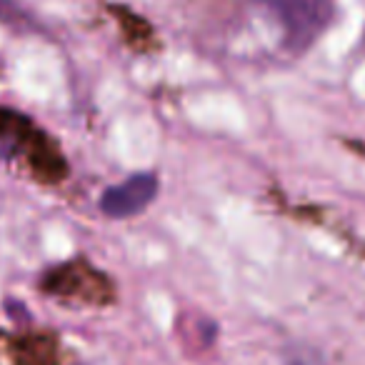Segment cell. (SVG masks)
<instances>
[{"label": "cell", "mask_w": 365, "mask_h": 365, "mask_svg": "<svg viewBox=\"0 0 365 365\" xmlns=\"http://www.w3.org/2000/svg\"><path fill=\"white\" fill-rule=\"evenodd\" d=\"M255 6L278 26L285 48L300 53L330 26L335 0H255Z\"/></svg>", "instance_id": "1"}, {"label": "cell", "mask_w": 365, "mask_h": 365, "mask_svg": "<svg viewBox=\"0 0 365 365\" xmlns=\"http://www.w3.org/2000/svg\"><path fill=\"white\" fill-rule=\"evenodd\" d=\"M158 195V178L153 173H138L128 180L118 182L103 193L101 208L110 218H133L143 213Z\"/></svg>", "instance_id": "2"}, {"label": "cell", "mask_w": 365, "mask_h": 365, "mask_svg": "<svg viewBox=\"0 0 365 365\" xmlns=\"http://www.w3.org/2000/svg\"><path fill=\"white\" fill-rule=\"evenodd\" d=\"M283 365H328V360L313 348V345L295 343L290 348H285Z\"/></svg>", "instance_id": "3"}]
</instances>
